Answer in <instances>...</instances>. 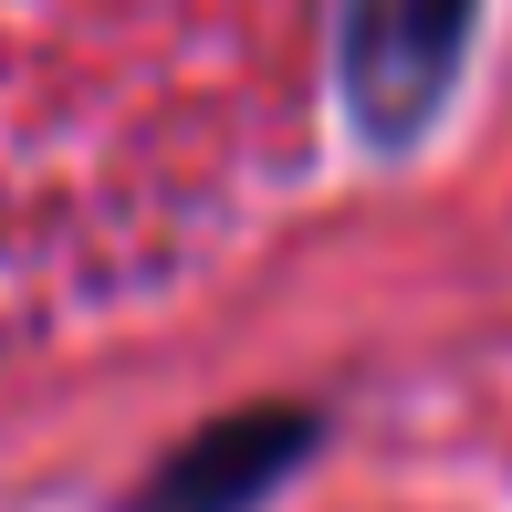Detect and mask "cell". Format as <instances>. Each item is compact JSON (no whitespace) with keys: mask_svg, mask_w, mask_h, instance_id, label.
Here are the masks:
<instances>
[{"mask_svg":"<svg viewBox=\"0 0 512 512\" xmlns=\"http://www.w3.org/2000/svg\"><path fill=\"white\" fill-rule=\"evenodd\" d=\"M345 0H0V314H95L220 262L293 178Z\"/></svg>","mask_w":512,"mask_h":512,"instance_id":"1","label":"cell"}]
</instances>
